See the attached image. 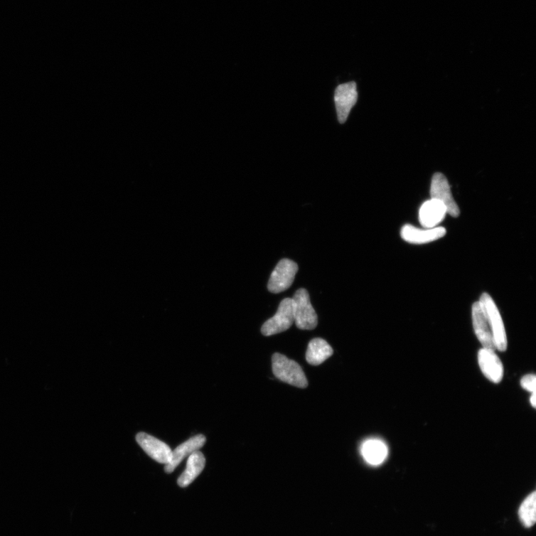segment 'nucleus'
Listing matches in <instances>:
<instances>
[{
  "mask_svg": "<svg viewBox=\"0 0 536 536\" xmlns=\"http://www.w3.org/2000/svg\"><path fill=\"white\" fill-rule=\"evenodd\" d=\"M294 323V301L292 298H286L280 303L274 316L264 323L262 333L264 336H274L285 332Z\"/></svg>",
  "mask_w": 536,
  "mask_h": 536,
  "instance_id": "obj_4",
  "label": "nucleus"
},
{
  "mask_svg": "<svg viewBox=\"0 0 536 536\" xmlns=\"http://www.w3.org/2000/svg\"><path fill=\"white\" fill-rule=\"evenodd\" d=\"M361 454L366 462L372 466L381 465L386 460L388 449L383 441L377 439L367 440L361 446Z\"/></svg>",
  "mask_w": 536,
  "mask_h": 536,
  "instance_id": "obj_14",
  "label": "nucleus"
},
{
  "mask_svg": "<svg viewBox=\"0 0 536 536\" xmlns=\"http://www.w3.org/2000/svg\"><path fill=\"white\" fill-rule=\"evenodd\" d=\"M478 360L480 369L488 380L495 384L502 382L504 368L495 351L482 348L478 352Z\"/></svg>",
  "mask_w": 536,
  "mask_h": 536,
  "instance_id": "obj_10",
  "label": "nucleus"
},
{
  "mask_svg": "<svg viewBox=\"0 0 536 536\" xmlns=\"http://www.w3.org/2000/svg\"><path fill=\"white\" fill-rule=\"evenodd\" d=\"M206 437L203 434L196 435L173 451L171 461L165 466L167 474L174 471L186 456L200 449L206 443Z\"/></svg>",
  "mask_w": 536,
  "mask_h": 536,
  "instance_id": "obj_13",
  "label": "nucleus"
},
{
  "mask_svg": "<svg viewBox=\"0 0 536 536\" xmlns=\"http://www.w3.org/2000/svg\"><path fill=\"white\" fill-rule=\"evenodd\" d=\"M294 304V323L302 330H312L317 327L318 320L316 311L313 308L309 292L301 289L292 298Z\"/></svg>",
  "mask_w": 536,
  "mask_h": 536,
  "instance_id": "obj_3",
  "label": "nucleus"
},
{
  "mask_svg": "<svg viewBox=\"0 0 536 536\" xmlns=\"http://www.w3.org/2000/svg\"><path fill=\"white\" fill-rule=\"evenodd\" d=\"M446 230L444 227H434L431 229H419L414 226L407 225L401 230L403 240L415 245L427 244L444 237Z\"/></svg>",
  "mask_w": 536,
  "mask_h": 536,
  "instance_id": "obj_11",
  "label": "nucleus"
},
{
  "mask_svg": "<svg viewBox=\"0 0 536 536\" xmlns=\"http://www.w3.org/2000/svg\"><path fill=\"white\" fill-rule=\"evenodd\" d=\"M206 459L200 451H195L188 456L186 468L178 480V485L185 488L191 485L203 471Z\"/></svg>",
  "mask_w": 536,
  "mask_h": 536,
  "instance_id": "obj_15",
  "label": "nucleus"
},
{
  "mask_svg": "<svg viewBox=\"0 0 536 536\" xmlns=\"http://www.w3.org/2000/svg\"><path fill=\"white\" fill-rule=\"evenodd\" d=\"M479 302L492 329L496 351H506L508 345L507 333L495 303L491 296L486 293L481 295Z\"/></svg>",
  "mask_w": 536,
  "mask_h": 536,
  "instance_id": "obj_2",
  "label": "nucleus"
},
{
  "mask_svg": "<svg viewBox=\"0 0 536 536\" xmlns=\"http://www.w3.org/2000/svg\"><path fill=\"white\" fill-rule=\"evenodd\" d=\"M530 404L533 408H535L536 405V397H535V392L531 393V397L530 399Z\"/></svg>",
  "mask_w": 536,
  "mask_h": 536,
  "instance_id": "obj_19",
  "label": "nucleus"
},
{
  "mask_svg": "<svg viewBox=\"0 0 536 536\" xmlns=\"http://www.w3.org/2000/svg\"><path fill=\"white\" fill-rule=\"evenodd\" d=\"M471 315L473 328L483 348L496 351L492 329L479 301L473 304Z\"/></svg>",
  "mask_w": 536,
  "mask_h": 536,
  "instance_id": "obj_8",
  "label": "nucleus"
},
{
  "mask_svg": "<svg viewBox=\"0 0 536 536\" xmlns=\"http://www.w3.org/2000/svg\"><path fill=\"white\" fill-rule=\"evenodd\" d=\"M536 377L534 374L525 375L521 380V386L526 391L532 393L535 392Z\"/></svg>",
  "mask_w": 536,
  "mask_h": 536,
  "instance_id": "obj_18",
  "label": "nucleus"
},
{
  "mask_svg": "<svg viewBox=\"0 0 536 536\" xmlns=\"http://www.w3.org/2000/svg\"><path fill=\"white\" fill-rule=\"evenodd\" d=\"M357 85L354 82L339 85L335 92V103L338 122L344 124L358 101Z\"/></svg>",
  "mask_w": 536,
  "mask_h": 536,
  "instance_id": "obj_7",
  "label": "nucleus"
},
{
  "mask_svg": "<svg viewBox=\"0 0 536 536\" xmlns=\"http://www.w3.org/2000/svg\"><path fill=\"white\" fill-rule=\"evenodd\" d=\"M447 214L445 205L436 200L424 202L419 210V223L424 228H434L443 222Z\"/></svg>",
  "mask_w": 536,
  "mask_h": 536,
  "instance_id": "obj_12",
  "label": "nucleus"
},
{
  "mask_svg": "<svg viewBox=\"0 0 536 536\" xmlns=\"http://www.w3.org/2000/svg\"><path fill=\"white\" fill-rule=\"evenodd\" d=\"M431 197L432 199L444 203L447 213L451 216L456 218L460 215V208L451 195L449 181L442 173H435L432 178Z\"/></svg>",
  "mask_w": 536,
  "mask_h": 536,
  "instance_id": "obj_6",
  "label": "nucleus"
},
{
  "mask_svg": "<svg viewBox=\"0 0 536 536\" xmlns=\"http://www.w3.org/2000/svg\"><path fill=\"white\" fill-rule=\"evenodd\" d=\"M331 345L322 338L311 340L306 351V360L309 365L318 366L333 355Z\"/></svg>",
  "mask_w": 536,
  "mask_h": 536,
  "instance_id": "obj_16",
  "label": "nucleus"
},
{
  "mask_svg": "<svg viewBox=\"0 0 536 536\" xmlns=\"http://www.w3.org/2000/svg\"><path fill=\"white\" fill-rule=\"evenodd\" d=\"M136 442L145 452L156 462L167 465L171 459V448L159 439L146 433H139L136 436Z\"/></svg>",
  "mask_w": 536,
  "mask_h": 536,
  "instance_id": "obj_9",
  "label": "nucleus"
},
{
  "mask_svg": "<svg viewBox=\"0 0 536 536\" xmlns=\"http://www.w3.org/2000/svg\"><path fill=\"white\" fill-rule=\"evenodd\" d=\"M518 515L523 525L530 528L536 521V493L530 494L520 507Z\"/></svg>",
  "mask_w": 536,
  "mask_h": 536,
  "instance_id": "obj_17",
  "label": "nucleus"
},
{
  "mask_svg": "<svg viewBox=\"0 0 536 536\" xmlns=\"http://www.w3.org/2000/svg\"><path fill=\"white\" fill-rule=\"evenodd\" d=\"M298 270V265L294 261L289 259H282L268 282V290L274 294L286 291L291 286Z\"/></svg>",
  "mask_w": 536,
  "mask_h": 536,
  "instance_id": "obj_5",
  "label": "nucleus"
},
{
  "mask_svg": "<svg viewBox=\"0 0 536 536\" xmlns=\"http://www.w3.org/2000/svg\"><path fill=\"white\" fill-rule=\"evenodd\" d=\"M274 375L280 381L299 388L308 387V380L301 366L285 355L275 353L272 358Z\"/></svg>",
  "mask_w": 536,
  "mask_h": 536,
  "instance_id": "obj_1",
  "label": "nucleus"
}]
</instances>
